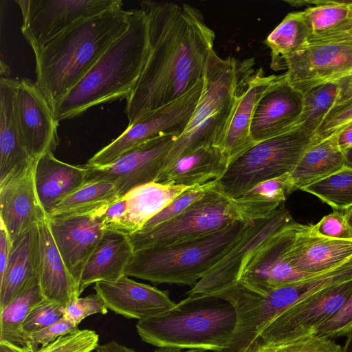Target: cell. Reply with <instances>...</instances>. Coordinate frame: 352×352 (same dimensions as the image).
<instances>
[{
  "instance_id": "cell-1",
  "label": "cell",
  "mask_w": 352,
  "mask_h": 352,
  "mask_svg": "<svg viewBox=\"0 0 352 352\" xmlns=\"http://www.w3.org/2000/svg\"><path fill=\"white\" fill-rule=\"evenodd\" d=\"M148 19V57L126 99L129 125L179 98L204 78L214 32L188 3L142 1Z\"/></svg>"
},
{
  "instance_id": "cell-2",
  "label": "cell",
  "mask_w": 352,
  "mask_h": 352,
  "mask_svg": "<svg viewBox=\"0 0 352 352\" xmlns=\"http://www.w3.org/2000/svg\"><path fill=\"white\" fill-rule=\"evenodd\" d=\"M131 10L116 8L82 21L34 51L36 84L52 109L127 30Z\"/></svg>"
},
{
  "instance_id": "cell-3",
  "label": "cell",
  "mask_w": 352,
  "mask_h": 352,
  "mask_svg": "<svg viewBox=\"0 0 352 352\" xmlns=\"http://www.w3.org/2000/svg\"><path fill=\"white\" fill-rule=\"evenodd\" d=\"M148 54V17L142 9L131 10L125 32L55 107L57 120L73 118L92 107L127 99L137 85Z\"/></svg>"
},
{
  "instance_id": "cell-4",
  "label": "cell",
  "mask_w": 352,
  "mask_h": 352,
  "mask_svg": "<svg viewBox=\"0 0 352 352\" xmlns=\"http://www.w3.org/2000/svg\"><path fill=\"white\" fill-rule=\"evenodd\" d=\"M236 324L234 306L212 295H190L172 309L138 320L142 340L158 347L221 352L232 342Z\"/></svg>"
},
{
  "instance_id": "cell-5",
  "label": "cell",
  "mask_w": 352,
  "mask_h": 352,
  "mask_svg": "<svg viewBox=\"0 0 352 352\" xmlns=\"http://www.w3.org/2000/svg\"><path fill=\"white\" fill-rule=\"evenodd\" d=\"M252 222L239 221L210 234L135 251L125 274L158 284L195 285L241 239Z\"/></svg>"
},
{
  "instance_id": "cell-6",
  "label": "cell",
  "mask_w": 352,
  "mask_h": 352,
  "mask_svg": "<svg viewBox=\"0 0 352 352\" xmlns=\"http://www.w3.org/2000/svg\"><path fill=\"white\" fill-rule=\"evenodd\" d=\"M254 65L253 58H222L214 50L212 52L206 63L199 100L186 128L168 153L164 169L179 157L197 148L217 147L236 100L255 71Z\"/></svg>"
},
{
  "instance_id": "cell-7",
  "label": "cell",
  "mask_w": 352,
  "mask_h": 352,
  "mask_svg": "<svg viewBox=\"0 0 352 352\" xmlns=\"http://www.w3.org/2000/svg\"><path fill=\"white\" fill-rule=\"evenodd\" d=\"M316 142L314 134L298 125L244 152L228 164L217 184L226 195L236 199L263 181L290 173Z\"/></svg>"
},
{
  "instance_id": "cell-8",
  "label": "cell",
  "mask_w": 352,
  "mask_h": 352,
  "mask_svg": "<svg viewBox=\"0 0 352 352\" xmlns=\"http://www.w3.org/2000/svg\"><path fill=\"white\" fill-rule=\"evenodd\" d=\"M239 221L248 220L235 199L226 195L214 180L204 196L181 214L150 230L128 236L135 252L210 234Z\"/></svg>"
},
{
  "instance_id": "cell-9",
  "label": "cell",
  "mask_w": 352,
  "mask_h": 352,
  "mask_svg": "<svg viewBox=\"0 0 352 352\" xmlns=\"http://www.w3.org/2000/svg\"><path fill=\"white\" fill-rule=\"evenodd\" d=\"M352 293V279L324 289L277 316L261 332L248 352L305 339L331 319Z\"/></svg>"
},
{
  "instance_id": "cell-10",
  "label": "cell",
  "mask_w": 352,
  "mask_h": 352,
  "mask_svg": "<svg viewBox=\"0 0 352 352\" xmlns=\"http://www.w3.org/2000/svg\"><path fill=\"white\" fill-rule=\"evenodd\" d=\"M203 85L204 78L179 98L128 126L121 135L94 154L86 165L94 168L105 166L148 140L166 135L180 136L192 116Z\"/></svg>"
},
{
  "instance_id": "cell-11",
  "label": "cell",
  "mask_w": 352,
  "mask_h": 352,
  "mask_svg": "<svg viewBox=\"0 0 352 352\" xmlns=\"http://www.w3.org/2000/svg\"><path fill=\"white\" fill-rule=\"evenodd\" d=\"M21 32L33 52L74 25L107 10L122 8L120 0H16Z\"/></svg>"
},
{
  "instance_id": "cell-12",
  "label": "cell",
  "mask_w": 352,
  "mask_h": 352,
  "mask_svg": "<svg viewBox=\"0 0 352 352\" xmlns=\"http://www.w3.org/2000/svg\"><path fill=\"white\" fill-rule=\"evenodd\" d=\"M294 221L284 204L252 221L241 239L192 289L190 295H214L236 283L247 262L274 233Z\"/></svg>"
},
{
  "instance_id": "cell-13",
  "label": "cell",
  "mask_w": 352,
  "mask_h": 352,
  "mask_svg": "<svg viewBox=\"0 0 352 352\" xmlns=\"http://www.w3.org/2000/svg\"><path fill=\"white\" fill-rule=\"evenodd\" d=\"M177 138L174 135L158 136L132 148L107 166L94 168L86 165V182H112L121 196L137 187L155 182Z\"/></svg>"
},
{
  "instance_id": "cell-14",
  "label": "cell",
  "mask_w": 352,
  "mask_h": 352,
  "mask_svg": "<svg viewBox=\"0 0 352 352\" xmlns=\"http://www.w3.org/2000/svg\"><path fill=\"white\" fill-rule=\"evenodd\" d=\"M288 82L302 94L352 73V43L309 44L285 62Z\"/></svg>"
},
{
  "instance_id": "cell-15",
  "label": "cell",
  "mask_w": 352,
  "mask_h": 352,
  "mask_svg": "<svg viewBox=\"0 0 352 352\" xmlns=\"http://www.w3.org/2000/svg\"><path fill=\"white\" fill-rule=\"evenodd\" d=\"M16 100L19 129L31 158L54 153L59 142V121L36 82L26 78L19 80Z\"/></svg>"
},
{
  "instance_id": "cell-16",
  "label": "cell",
  "mask_w": 352,
  "mask_h": 352,
  "mask_svg": "<svg viewBox=\"0 0 352 352\" xmlns=\"http://www.w3.org/2000/svg\"><path fill=\"white\" fill-rule=\"evenodd\" d=\"M35 160L0 181V221L12 242L47 217L34 181Z\"/></svg>"
},
{
  "instance_id": "cell-17",
  "label": "cell",
  "mask_w": 352,
  "mask_h": 352,
  "mask_svg": "<svg viewBox=\"0 0 352 352\" xmlns=\"http://www.w3.org/2000/svg\"><path fill=\"white\" fill-rule=\"evenodd\" d=\"M294 222V220L274 233L252 256L237 283L266 294L312 276L299 272L284 259L283 253Z\"/></svg>"
},
{
  "instance_id": "cell-18",
  "label": "cell",
  "mask_w": 352,
  "mask_h": 352,
  "mask_svg": "<svg viewBox=\"0 0 352 352\" xmlns=\"http://www.w3.org/2000/svg\"><path fill=\"white\" fill-rule=\"evenodd\" d=\"M303 94L295 89L284 74L265 91L253 115L250 133L254 144L283 134L298 126Z\"/></svg>"
},
{
  "instance_id": "cell-19",
  "label": "cell",
  "mask_w": 352,
  "mask_h": 352,
  "mask_svg": "<svg viewBox=\"0 0 352 352\" xmlns=\"http://www.w3.org/2000/svg\"><path fill=\"white\" fill-rule=\"evenodd\" d=\"M283 257L299 272L315 275L352 258V239L322 236L314 233L310 224L295 221Z\"/></svg>"
},
{
  "instance_id": "cell-20",
  "label": "cell",
  "mask_w": 352,
  "mask_h": 352,
  "mask_svg": "<svg viewBox=\"0 0 352 352\" xmlns=\"http://www.w3.org/2000/svg\"><path fill=\"white\" fill-rule=\"evenodd\" d=\"M94 289L107 309L138 320L160 315L176 305L167 291L137 282L128 276L113 281H100Z\"/></svg>"
},
{
  "instance_id": "cell-21",
  "label": "cell",
  "mask_w": 352,
  "mask_h": 352,
  "mask_svg": "<svg viewBox=\"0 0 352 352\" xmlns=\"http://www.w3.org/2000/svg\"><path fill=\"white\" fill-rule=\"evenodd\" d=\"M49 223L55 243L77 290L85 265L106 229L94 214L49 218Z\"/></svg>"
},
{
  "instance_id": "cell-22",
  "label": "cell",
  "mask_w": 352,
  "mask_h": 352,
  "mask_svg": "<svg viewBox=\"0 0 352 352\" xmlns=\"http://www.w3.org/2000/svg\"><path fill=\"white\" fill-rule=\"evenodd\" d=\"M278 76H266L263 68L255 69L241 89L217 146L228 164L255 144L250 133L255 107Z\"/></svg>"
},
{
  "instance_id": "cell-23",
  "label": "cell",
  "mask_w": 352,
  "mask_h": 352,
  "mask_svg": "<svg viewBox=\"0 0 352 352\" xmlns=\"http://www.w3.org/2000/svg\"><path fill=\"white\" fill-rule=\"evenodd\" d=\"M38 225L14 241L7 266L0 276V310L25 291L38 284Z\"/></svg>"
},
{
  "instance_id": "cell-24",
  "label": "cell",
  "mask_w": 352,
  "mask_h": 352,
  "mask_svg": "<svg viewBox=\"0 0 352 352\" xmlns=\"http://www.w3.org/2000/svg\"><path fill=\"white\" fill-rule=\"evenodd\" d=\"M19 80H0V181L34 161L24 145L16 111Z\"/></svg>"
},
{
  "instance_id": "cell-25",
  "label": "cell",
  "mask_w": 352,
  "mask_h": 352,
  "mask_svg": "<svg viewBox=\"0 0 352 352\" xmlns=\"http://www.w3.org/2000/svg\"><path fill=\"white\" fill-rule=\"evenodd\" d=\"M133 252L128 235L105 230L80 275L77 286L78 296L93 283L116 280L126 275V268Z\"/></svg>"
},
{
  "instance_id": "cell-26",
  "label": "cell",
  "mask_w": 352,
  "mask_h": 352,
  "mask_svg": "<svg viewBox=\"0 0 352 352\" xmlns=\"http://www.w3.org/2000/svg\"><path fill=\"white\" fill-rule=\"evenodd\" d=\"M87 173L86 164L72 165L62 162L52 153L35 160L36 189L47 217L60 200L86 183Z\"/></svg>"
},
{
  "instance_id": "cell-27",
  "label": "cell",
  "mask_w": 352,
  "mask_h": 352,
  "mask_svg": "<svg viewBox=\"0 0 352 352\" xmlns=\"http://www.w3.org/2000/svg\"><path fill=\"white\" fill-rule=\"evenodd\" d=\"M39 236V287L45 299L65 306L78 296L76 285L54 240L48 217L38 224Z\"/></svg>"
},
{
  "instance_id": "cell-28",
  "label": "cell",
  "mask_w": 352,
  "mask_h": 352,
  "mask_svg": "<svg viewBox=\"0 0 352 352\" xmlns=\"http://www.w3.org/2000/svg\"><path fill=\"white\" fill-rule=\"evenodd\" d=\"M228 166L219 148L204 146L179 157L162 171L155 182L187 187L203 185L219 179Z\"/></svg>"
},
{
  "instance_id": "cell-29",
  "label": "cell",
  "mask_w": 352,
  "mask_h": 352,
  "mask_svg": "<svg viewBox=\"0 0 352 352\" xmlns=\"http://www.w3.org/2000/svg\"><path fill=\"white\" fill-rule=\"evenodd\" d=\"M189 188L151 182L131 190L124 195L126 212L115 231L126 235L138 232L150 219Z\"/></svg>"
},
{
  "instance_id": "cell-30",
  "label": "cell",
  "mask_w": 352,
  "mask_h": 352,
  "mask_svg": "<svg viewBox=\"0 0 352 352\" xmlns=\"http://www.w3.org/2000/svg\"><path fill=\"white\" fill-rule=\"evenodd\" d=\"M344 167L335 134L311 145L289 173L292 192L324 179Z\"/></svg>"
},
{
  "instance_id": "cell-31",
  "label": "cell",
  "mask_w": 352,
  "mask_h": 352,
  "mask_svg": "<svg viewBox=\"0 0 352 352\" xmlns=\"http://www.w3.org/2000/svg\"><path fill=\"white\" fill-rule=\"evenodd\" d=\"M314 4L305 10L311 30L309 44L329 43L352 26V14L346 1H303Z\"/></svg>"
},
{
  "instance_id": "cell-32",
  "label": "cell",
  "mask_w": 352,
  "mask_h": 352,
  "mask_svg": "<svg viewBox=\"0 0 352 352\" xmlns=\"http://www.w3.org/2000/svg\"><path fill=\"white\" fill-rule=\"evenodd\" d=\"M311 34L303 11L287 14L264 41L271 51V68L285 69L286 60L309 45Z\"/></svg>"
},
{
  "instance_id": "cell-33",
  "label": "cell",
  "mask_w": 352,
  "mask_h": 352,
  "mask_svg": "<svg viewBox=\"0 0 352 352\" xmlns=\"http://www.w3.org/2000/svg\"><path fill=\"white\" fill-rule=\"evenodd\" d=\"M120 197L121 195L112 182H86L60 200L48 218L91 214Z\"/></svg>"
},
{
  "instance_id": "cell-34",
  "label": "cell",
  "mask_w": 352,
  "mask_h": 352,
  "mask_svg": "<svg viewBox=\"0 0 352 352\" xmlns=\"http://www.w3.org/2000/svg\"><path fill=\"white\" fill-rule=\"evenodd\" d=\"M292 192L289 173L263 181L234 199L250 221L263 218L284 204Z\"/></svg>"
},
{
  "instance_id": "cell-35",
  "label": "cell",
  "mask_w": 352,
  "mask_h": 352,
  "mask_svg": "<svg viewBox=\"0 0 352 352\" xmlns=\"http://www.w3.org/2000/svg\"><path fill=\"white\" fill-rule=\"evenodd\" d=\"M43 299L39 285L36 284L0 310V342L29 349L24 338L23 324L32 308Z\"/></svg>"
},
{
  "instance_id": "cell-36",
  "label": "cell",
  "mask_w": 352,
  "mask_h": 352,
  "mask_svg": "<svg viewBox=\"0 0 352 352\" xmlns=\"http://www.w3.org/2000/svg\"><path fill=\"white\" fill-rule=\"evenodd\" d=\"M338 89L336 80L317 85L303 93L302 111L298 125L315 135L335 105Z\"/></svg>"
},
{
  "instance_id": "cell-37",
  "label": "cell",
  "mask_w": 352,
  "mask_h": 352,
  "mask_svg": "<svg viewBox=\"0 0 352 352\" xmlns=\"http://www.w3.org/2000/svg\"><path fill=\"white\" fill-rule=\"evenodd\" d=\"M301 190L316 196L334 210L343 212L352 206V168L344 166Z\"/></svg>"
},
{
  "instance_id": "cell-38",
  "label": "cell",
  "mask_w": 352,
  "mask_h": 352,
  "mask_svg": "<svg viewBox=\"0 0 352 352\" xmlns=\"http://www.w3.org/2000/svg\"><path fill=\"white\" fill-rule=\"evenodd\" d=\"M214 182V180L188 188L150 219L138 232L150 230L181 214L193 203L204 197Z\"/></svg>"
},
{
  "instance_id": "cell-39",
  "label": "cell",
  "mask_w": 352,
  "mask_h": 352,
  "mask_svg": "<svg viewBox=\"0 0 352 352\" xmlns=\"http://www.w3.org/2000/svg\"><path fill=\"white\" fill-rule=\"evenodd\" d=\"M99 336L92 330L78 329L63 336L36 352H91L98 346Z\"/></svg>"
},
{
  "instance_id": "cell-40",
  "label": "cell",
  "mask_w": 352,
  "mask_h": 352,
  "mask_svg": "<svg viewBox=\"0 0 352 352\" xmlns=\"http://www.w3.org/2000/svg\"><path fill=\"white\" fill-rule=\"evenodd\" d=\"M65 307L45 298L35 305L23 324L24 338L25 335L41 330L59 320L64 316Z\"/></svg>"
},
{
  "instance_id": "cell-41",
  "label": "cell",
  "mask_w": 352,
  "mask_h": 352,
  "mask_svg": "<svg viewBox=\"0 0 352 352\" xmlns=\"http://www.w3.org/2000/svg\"><path fill=\"white\" fill-rule=\"evenodd\" d=\"M341 349L333 339L312 336L303 340L263 346L248 352H340Z\"/></svg>"
},
{
  "instance_id": "cell-42",
  "label": "cell",
  "mask_w": 352,
  "mask_h": 352,
  "mask_svg": "<svg viewBox=\"0 0 352 352\" xmlns=\"http://www.w3.org/2000/svg\"><path fill=\"white\" fill-rule=\"evenodd\" d=\"M78 326L63 316L53 324L25 335V341L31 352H36L40 348L47 345L58 338L76 331L78 329Z\"/></svg>"
},
{
  "instance_id": "cell-43",
  "label": "cell",
  "mask_w": 352,
  "mask_h": 352,
  "mask_svg": "<svg viewBox=\"0 0 352 352\" xmlns=\"http://www.w3.org/2000/svg\"><path fill=\"white\" fill-rule=\"evenodd\" d=\"M351 122L352 100L333 106L317 129L314 139L319 142L337 134Z\"/></svg>"
},
{
  "instance_id": "cell-44",
  "label": "cell",
  "mask_w": 352,
  "mask_h": 352,
  "mask_svg": "<svg viewBox=\"0 0 352 352\" xmlns=\"http://www.w3.org/2000/svg\"><path fill=\"white\" fill-rule=\"evenodd\" d=\"M107 308L96 294L85 297H73L65 307L64 316L77 325L87 316L93 314H106Z\"/></svg>"
},
{
  "instance_id": "cell-45",
  "label": "cell",
  "mask_w": 352,
  "mask_h": 352,
  "mask_svg": "<svg viewBox=\"0 0 352 352\" xmlns=\"http://www.w3.org/2000/svg\"><path fill=\"white\" fill-rule=\"evenodd\" d=\"M352 331V293L343 307L329 320L319 327L314 336L334 339Z\"/></svg>"
},
{
  "instance_id": "cell-46",
  "label": "cell",
  "mask_w": 352,
  "mask_h": 352,
  "mask_svg": "<svg viewBox=\"0 0 352 352\" xmlns=\"http://www.w3.org/2000/svg\"><path fill=\"white\" fill-rule=\"evenodd\" d=\"M311 230L320 236L339 239H352L349 228L342 212L334 211L324 216L315 225L310 224Z\"/></svg>"
},
{
  "instance_id": "cell-47",
  "label": "cell",
  "mask_w": 352,
  "mask_h": 352,
  "mask_svg": "<svg viewBox=\"0 0 352 352\" xmlns=\"http://www.w3.org/2000/svg\"><path fill=\"white\" fill-rule=\"evenodd\" d=\"M12 241L4 225L0 223V276L7 266L12 247Z\"/></svg>"
},
{
  "instance_id": "cell-48",
  "label": "cell",
  "mask_w": 352,
  "mask_h": 352,
  "mask_svg": "<svg viewBox=\"0 0 352 352\" xmlns=\"http://www.w3.org/2000/svg\"><path fill=\"white\" fill-rule=\"evenodd\" d=\"M338 83L339 89L335 105L352 100V73L339 79Z\"/></svg>"
},
{
  "instance_id": "cell-49",
  "label": "cell",
  "mask_w": 352,
  "mask_h": 352,
  "mask_svg": "<svg viewBox=\"0 0 352 352\" xmlns=\"http://www.w3.org/2000/svg\"><path fill=\"white\" fill-rule=\"evenodd\" d=\"M336 135L338 144L344 153L352 148V122L343 128Z\"/></svg>"
},
{
  "instance_id": "cell-50",
  "label": "cell",
  "mask_w": 352,
  "mask_h": 352,
  "mask_svg": "<svg viewBox=\"0 0 352 352\" xmlns=\"http://www.w3.org/2000/svg\"><path fill=\"white\" fill-rule=\"evenodd\" d=\"M96 350V352H136L135 349L125 346L116 341L98 345Z\"/></svg>"
},
{
  "instance_id": "cell-51",
  "label": "cell",
  "mask_w": 352,
  "mask_h": 352,
  "mask_svg": "<svg viewBox=\"0 0 352 352\" xmlns=\"http://www.w3.org/2000/svg\"><path fill=\"white\" fill-rule=\"evenodd\" d=\"M0 352H31L28 349L20 348L6 342H0Z\"/></svg>"
},
{
  "instance_id": "cell-52",
  "label": "cell",
  "mask_w": 352,
  "mask_h": 352,
  "mask_svg": "<svg viewBox=\"0 0 352 352\" xmlns=\"http://www.w3.org/2000/svg\"><path fill=\"white\" fill-rule=\"evenodd\" d=\"M154 352H208L200 349H181L173 347H158Z\"/></svg>"
},
{
  "instance_id": "cell-53",
  "label": "cell",
  "mask_w": 352,
  "mask_h": 352,
  "mask_svg": "<svg viewBox=\"0 0 352 352\" xmlns=\"http://www.w3.org/2000/svg\"><path fill=\"white\" fill-rule=\"evenodd\" d=\"M349 42L352 43V26L349 30L337 37L332 43Z\"/></svg>"
},
{
  "instance_id": "cell-54",
  "label": "cell",
  "mask_w": 352,
  "mask_h": 352,
  "mask_svg": "<svg viewBox=\"0 0 352 352\" xmlns=\"http://www.w3.org/2000/svg\"><path fill=\"white\" fill-rule=\"evenodd\" d=\"M352 235V206L342 212Z\"/></svg>"
},
{
  "instance_id": "cell-55",
  "label": "cell",
  "mask_w": 352,
  "mask_h": 352,
  "mask_svg": "<svg viewBox=\"0 0 352 352\" xmlns=\"http://www.w3.org/2000/svg\"><path fill=\"white\" fill-rule=\"evenodd\" d=\"M340 352H352V331L347 335L346 340Z\"/></svg>"
},
{
  "instance_id": "cell-56",
  "label": "cell",
  "mask_w": 352,
  "mask_h": 352,
  "mask_svg": "<svg viewBox=\"0 0 352 352\" xmlns=\"http://www.w3.org/2000/svg\"><path fill=\"white\" fill-rule=\"evenodd\" d=\"M344 166L352 168V148L344 153Z\"/></svg>"
},
{
  "instance_id": "cell-57",
  "label": "cell",
  "mask_w": 352,
  "mask_h": 352,
  "mask_svg": "<svg viewBox=\"0 0 352 352\" xmlns=\"http://www.w3.org/2000/svg\"><path fill=\"white\" fill-rule=\"evenodd\" d=\"M349 8L352 14V2L349 4Z\"/></svg>"
}]
</instances>
